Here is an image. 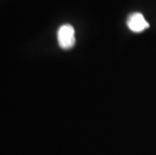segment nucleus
<instances>
[{
  "label": "nucleus",
  "mask_w": 156,
  "mask_h": 155,
  "mask_svg": "<svg viewBox=\"0 0 156 155\" xmlns=\"http://www.w3.org/2000/svg\"><path fill=\"white\" fill-rule=\"evenodd\" d=\"M127 25L130 30L133 32H142L149 27V23L145 20L143 14L139 12H134L129 15L127 19Z\"/></svg>",
  "instance_id": "obj_2"
},
{
  "label": "nucleus",
  "mask_w": 156,
  "mask_h": 155,
  "mask_svg": "<svg viewBox=\"0 0 156 155\" xmlns=\"http://www.w3.org/2000/svg\"><path fill=\"white\" fill-rule=\"evenodd\" d=\"M58 45L62 49H71L76 44L75 28L71 24H62L58 30Z\"/></svg>",
  "instance_id": "obj_1"
}]
</instances>
